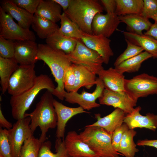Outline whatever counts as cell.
Returning a JSON list of instances; mask_svg holds the SVG:
<instances>
[{
  "label": "cell",
  "mask_w": 157,
  "mask_h": 157,
  "mask_svg": "<svg viewBox=\"0 0 157 157\" xmlns=\"http://www.w3.org/2000/svg\"><path fill=\"white\" fill-rule=\"evenodd\" d=\"M36 59L43 61L50 68L57 84L55 96L63 100L65 91L63 82L64 71L66 67L72 64L67 54L51 48L46 44H39Z\"/></svg>",
  "instance_id": "obj_2"
},
{
  "label": "cell",
  "mask_w": 157,
  "mask_h": 157,
  "mask_svg": "<svg viewBox=\"0 0 157 157\" xmlns=\"http://www.w3.org/2000/svg\"><path fill=\"white\" fill-rule=\"evenodd\" d=\"M151 19H153L155 22L157 23V15L152 17Z\"/></svg>",
  "instance_id": "obj_47"
},
{
  "label": "cell",
  "mask_w": 157,
  "mask_h": 157,
  "mask_svg": "<svg viewBox=\"0 0 157 157\" xmlns=\"http://www.w3.org/2000/svg\"><path fill=\"white\" fill-rule=\"evenodd\" d=\"M0 36L7 40L35 41L34 33L29 29H25L16 23L9 14L0 6Z\"/></svg>",
  "instance_id": "obj_9"
},
{
  "label": "cell",
  "mask_w": 157,
  "mask_h": 157,
  "mask_svg": "<svg viewBox=\"0 0 157 157\" xmlns=\"http://www.w3.org/2000/svg\"><path fill=\"white\" fill-rule=\"evenodd\" d=\"M75 76L72 64L66 68L64 71L63 82L64 89L67 92L72 91L75 82Z\"/></svg>",
  "instance_id": "obj_38"
},
{
  "label": "cell",
  "mask_w": 157,
  "mask_h": 157,
  "mask_svg": "<svg viewBox=\"0 0 157 157\" xmlns=\"http://www.w3.org/2000/svg\"><path fill=\"white\" fill-rule=\"evenodd\" d=\"M144 34L152 36L157 40V23L155 22L154 24H152L149 30L144 32Z\"/></svg>",
  "instance_id": "obj_45"
},
{
  "label": "cell",
  "mask_w": 157,
  "mask_h": 157,
  "mask_svg": "<svg viewBox=\"0 0 157 157\" xmlns=\"http://www.w3.org/2000/svg\"><path fill=\"white\" fill-rule=\"evenodd\" d=\"M126 114L122 109H115L109 115L101 117L99 113L94 114L97 121L89 125V126H97L101 127L108 133L112 134L114 131L124 123Z\"/></svg>",
  "instance_id": "obj_19"
},
{
  "label": "cell",
  "mask_w": 157,
  "mask_h": 157,
  "mask_svg": "<svg viewBox=\"0 0 157 157\" xmlns=\"http://www.w3.org/2000/svg\"><path fill=\"white\" fill-rule=\"evenodd\" d=\"M129 129L127 125L125 123L118 127L113 132L112 136V145L115 149L118 152L120 142L124 133Z\"/></svg>",
  "instance_id": "obj_41"
},
{
  "label": "cell",
  "mask_w": 157,
  "mask_h": 157,
  "mask_svg": "<svg viewBox=\"0 0 157 157\" xmlns=\"http://www.w3.org/2000/svg\"><path fill=\"white\" fill-rule=\"evenodd\" d=\"M78 40L63 35L58 31L46 39L45 42L46 44L51 48L61 51L67 54L74 50Z\"/></svg>",
  "instance_id": "obj_25"
},
{
  "label": "cell",
  "mask_w": 157,
  "mask_h": 157,
  "mask_svg": "<svg viewBox=\"0 0 157 157\" xmlns=\"http://www.w3.org/2000/svg\"><path fill=\"white\" fill-rule=\"evenodd\" d=\"M51 143L50 141H45L42 143L38 157H69L63 139L57 138L55 141L56 153L51 151Z\"/></svg>",
  "instance_id": "obj_33"
},
{
  "label": "cell",
  "mask_w": 157,
  "mask_h": 157,
  "mask_svg": "<svg viewBox=\"0 0 157 157\" xmlns=\"http://www.w3.org/2000/svg\"></svg>",
  "instance_id": "obj_50"
},
{
  "label": "cell",
  "mask_w": 157,
  "mask_h": 157,
  "mask_svg": "<svg viewBox=\"0 0 157 157\" xmlns=\"http://www.w3.org/2000/svg\"><path fill=\"white\" fill-rule=\"evenodd\" d=\"M67 54L72 64L83 66L96 74L104 69L101 57L97 52L86 47L81 39L78 40L74 50Z\"/></svg>",
  "instance_id": "obj_6"
},
{
  "label": "cell",
  "mask_w": 157,
  "mask_h": 157,
  "mask_svg": "<svg viewBox=\"0 0 157 157\" xmlns=\"http://www.w3.org/2000/svg\"><path fill=\"white\" fill-rule=\"evenodd\" d=\"M42 143L39 139L32 136L24 142L19 157H38Z\"/></svg>",
  "instance_id": "obj_34"
},
{
  "label": "cell",
  "mask_w": 157,
  "mask_h": 157,
  "mask_svg": "<svg viewBox=\"0 0 157 157\" xmlns=\"http://www.w3.org/2000/svg\"><path fill=\"white\" fill-rule=\"evenodd\" d=\"M64 142L69 157H99L74 131L67 133Z\"/></svg>",
  "instance_id": "obj_15"
},
{
  "label": "cell",
  "mask_w": 157,
  "mask_h": 157,
  "mask_svg": "<svg viewBox=\"0 0 157 157\" xmlns=\"http://www.w3.org/2000/svg\"><path fill=\"white\" fill-rule=\"evenodd\" d=\"M136 145L138 146H147L154 147L157 149V139L148 140L146 139L139 140H138Z\"/></svg>",
  "instance_id": "obj_43"
},
{
  "label": "cell",
  "mask_w": 157,
  "mask_h": 157,
  "mask_svg": "<svg viewBox=\"0 0 157 157\" xmlns=\"http://www.w3.org/2000/svg\"><path fill=\"white\" fill-rule=\"evenodd\" d=\"M104 8L98 0H72L64 12L83 32L92 34L93 20L97 14L103 12Z\"/></svg>",
  "instance_id": "obj_4"
},
{
  "label": "cell",
  "mask_w": 157,
  "mask_h": 157,
  "mask_svg": "<svg viewBox=\"0 0 157 157\" xmlns=\"http://www.w3.org/2000/svg\"><path fill=\"white\" fill-rule=\"evenodd\" d=\"M124 89L137 100L140 97L157 94V77L143 73L125 79Z\"/></svg>",
  "instance_id": "obj_7"
},
{
  "label": "cell",
  "mask_w": 157,
  "mask_h": 157,
  "mask_svg": "<svg viewBox=\"0 0 157 157\" xmlns=\"http://www.w3.org/2000/svg\"><path fill=\"white\" fill-rule=\"evenodd\" d=\"M53 95L51 92L47 90L34 110L24 115V117H28L31 118L29 126L33 134L37 127H39L41 133L39 139L42 143L46 141L48 130L54 129L57 126V118L53 103Z\"/></svg>",
  "instance_id": "obj_1"
},
{
  "label": "cell",
  "mask_w": 157,
  "mask_h": 157,
  "mask_svg": "<svg viewBox=\"0 0 157 157\" xmlns=\"http://www.w3.org/2000/svg\"><path fill=\"white\" fill-rule=\"evenodd\" d=\"M14 58L19 65H29L37 61L38 44L31 40H16L15 42Z\"/></svg>",
  "instance_id": "obj_17"
},
{
  "label": "cell",
  "mask_w": 157,
  "mask_h": 157,
  "mask_svg": "<svg viewBox=\"0 0 157 157\" xmlns=\"http://www.w3.org/2000/svg\"><path fill=\"white\" fill-rule=\"evenodd\" d=\"M137 132L134 129H129L124 133L120 142L118 152L125 157H135L139 151L133 140Z\"/></svg>",
  "instance_id": "obj_31"
},
{
  "label": "cell",
  "mask_w": 157,
  "mask_h": 157,
  "mask_svg": "<svg viewBox=\"0 0 157 157\" xmlns=\"http://www.w3.org/2000/svg\"><path fill=\"white\" fill-rule=\"evenodd\" d=\"M115 13L118 16L131 14H140L143 9V0H116Z\"/></svg>",
  "instance_id": "obj_30"
},
{
  "label": "cell",
  "mask_w": 157,
  "mask_h": 157,
  "mask_svg": "<svg viewBox=\"0 0 157 157\" xmlns=\"http://www.w3.org/2000/svg\"><path fill=\"white\" fill-rule=\"evenodd\" d=\"M96 88L91 93L83 90L81 94L77 92H67L65 91L64 97L65 101L72 104H77L84 110H89L93 108L99 107L100 104L96 100L102 94L104 86L102 81L99 77L96 78Z\"/></svg>",
  "instance_id": "obj_10"
},
{
  "label": "cell",
  "mask_w": 157,
  "mask_h": 157,
  "mask_svg": "<svg viewBox=\"0 0 157 157\" xmlns=\"http://www.w3.org/2000/svg\"><path fill=\"white\" fill-rule=\"evenodd\" d=\"M60 27L58 31L66 37L81 39L83 36V32L77 25L70 19L64 12L60 17Z\"/></svg>",
  "instance_id": "obj_32"
},
{
  "label": "cell",
  "mask_w": 157,
  "mask_h": 157,
  "mask_svg": "<svg viewBox=\"0 0 157 157\" xmlns=\"http://www.w3.org/2000/svg\"><path fill=\"white\" fill-rule=\"evenodd\" d=\"M53 105L57 116L56 136L57 138L63 139L66 124L72 117L78 114L89 112L85 111L81 107H70L64 105L54 99Z\"/></svg>",
  "instance_id": "obj_18"
},
{
  "label": "cell",
  "mask_w": 157,
  "mask_h": 157,
  "mask_svg": "<svg viewBox=\"0 0 157 157\" xmlns=\"http://www.w3.org/2000/svg\"><path fill=\"white\" fill-rule=\"evenodd\" d=\"M15 42L0 36V57L5 58H14Z\"/></svg>",
  "instance_id": "obj_37"
},
{
  "label": "cell",
  "mask_w": 157,
  "mask_h": 157,
  "mask_svg": "<svg viewBox=\"0 0 157 157\" xmlns=\"http://www.w3.org/2000/svg\"><path fill=\"white\" fill-rule=\"evenodd\" d=\"M142 15L149 19L157 15V0H143Z\"/></svg>",
  "instance_id": "obj_39"
},
{
  "label": "cell",
  "mask_w": 157,
  "mask_h": 157,
  "mask_svg": "<svg viewBox=\"0 0 157 157\" xmlns=\"http://www.w3.org/2000/svg\"><path fill=\"white\" fill-rule=\"evenodd\" d=\"M56 88L53 81L47 75L42 74L37 76L32 88L21 94L11 96L10 102L13 118L17 120L24 118L26 111L29 108L35 97L41 90L44 89L49 90L54 95Z\"/></svg>",
  "instance_id": "obj_3"
},
{
  "label": "cell",
  "mask_w": 157,
  "mask_h": 157,
  "mask_svg": "<svg viewBox=\"0 0 157 157\" xmlns=\"http://www.w3.org/2000/svg\"><path fill=\"white\" fill-rule=\"evenodd\" d=\"M31 121L28 117L18 120L8 130L12 144V157H19L24 142L33 135L29 126Z\"/></svg>",
  "instance_id": "obj_12"
},
{
  "label": "cell",
  "mask_w": 157,
  "mask_h": 157,
  "mask_svg": "<svg viewBox=\"0 0 157 157\" xmlns=\"http://www.w3.org/2000/svg\"><path fill=\"white\" fill-rule=\"evenodd\" d=\"M0 154L3 157H12V144L8 130L0 129Z\"/></svg>",
  "instance_id": "obj_36"
},
{
  "label": "cell",
  "mask_w": 157,
  "mask_h": 157,
  "mask_svg": "<svg viewBox=\"0 0 157 157\" xmlns=\"http://www.w3.org/2000/svg\"><path fill=\"white\" fill-rule=\"evenodd\" d=\"M98 99L100 104L119 108L126 114L132 112L138 101L125 91L114 92L105 88Z\"/></svg>",
  "instance_id": "obj_11"
},
{
  "label": "cell",
  "mask_w": 157,
  "mask_h": 157,
  "mask_svg": "<svg viewBox=\"0 0 157 157\" xmlns=\"http://www.w3.org/2000/svg\"><path fill=\"white\" fill-rule=\"evenodd\" d=\"M120 22L119 16L115 13H106L105 14L98 13L94 16L92 24V34L109 38Z\"/></svg>",
  "instance_id": "obj_13"
},
{
  "label": "cell",
  "mask_w": 157,
  "mask_h": 157,
  "mask_svg": "<svg viewBox=\"0 0 157 157\" xmlns=\"http://www.w3.org/2000/svg\"><path fill=\"white\" fill-rule=\"evenodd\" d=\"M100 1L107 13H115L116 7V0H101Z\"/></svg>",
  "instance_id": "obj_42"
},
{
  "label": "cell",
  "mask_w": 157,
  "mask_h": 157,
  "mask_svg": "<svg viewBox=\"0 0 157 157\" xmlns=\"http://www.w3.org/2000/svg\"><path fill=\"white\" fill-rule=\"evenodd\" d=\"M1 6L3 10L16 20L18 24L25 29H29L33 15L16 5L12 0L1 1Z\"/></svg>",
  "instance_id": "obj_20"
},
{
  "label": "cell",
  "mask_w": 157,
  "mask_h": 157,
  "mask_svg": "<svg viewBox=\"0 0 157 157\" xmlns=\"http://www.w3.org/2000/svg\"><path fill=\"white\" fill-rule=\"evenodd\" d=\"M62 9L53 0H40L35 14L56 23L60 20Z\"/></svg>",
  "instance_id": "obj_27"
},
{
  "label": "cell",
  "mask_w": 157,
  "mask_h": 157,
  "mask_svg": "<svg viewBox=\"0 0 157 157\" xmlns=\"http://www.w3.org/2000/svg\"></svg>",
  "instance_id": "obj_49"
},
{
  "label": "cell",
  "mask_w": 157,
  "mask_h": 157,
  "mask_svg": "<svg viewBox=\"0 0 157 157\" xmlns=\"http://www.w3.org/2000/svg\"><path fill=\"white\" fill-rule=\"evenodd\" d=\"M31 26L39 38L42 39L48 38L59 28L56 23L35 14Z\"/></svg>",
  "instance_id": "obj_26"
},
{
  "label": "cell",
  "mask_w": 157,
  "mask_h": 157,
  "mask_svg": "<svg viewBox=\"0 0 157 157\" xmlns=\"http://www.w3.org/2000/svg\"><path fill=\"white\" fill-rule=\"evenodd\" d=\"M79 135L99 157H119L123 156L113 147L112 134L104 129L97 126L86 125Z\"/></svg>",
  "instance_id": "obj_5"
},
{
  "label": "cell",
  "mask_w": 157,
  "mask_h": 157,
  "mask_svg": "<svg viewBox=\"0 0 157 157\" xmlns=\"http://www.w3.org/2000/svg\"><path fill=\"white\" fill-rule=\"evenodd\" d=\"M152 58V56L147 52L144 51L138 55L128 59L115 68L119 73H131L138 72L142 63L148 59Z\"/></svg>",
  "instance_id": "obj_29"
},
{
  "label": "cell",
  "mask_w": 157,
  "mask_h": 157,
  "mask_svg": "<svg viewBox=\"0 0 157 157\" xmlns=\"http://www.w3.org/2000/svg\"><path fill=\"white\" fill-rule=\"evenodd\" d=\"M97 75L102 81L105 89L114 92L125 91L124 76L118 72L115 68L111 67L106 70L103 69Z\"/></svg>",
  "instance_id": "obj_21"
},
{
  "label": "cell",
  "mask_w": 157,
  "mask_h": 157,
  "mask_svg": "<svg viewBox=\"0 0 157 157\" xmlns=\"http://www.w3.org/2000/svg\"><path fill=\"white\" fill-rule=\"evenodd\" d=\"M125 37L132 43L143 48L153 58H157V40L144 34L139 35L128 31H123Z\"/></svg>",
  "instance_id": "obj_22"
},
{
  "label": "cell",
  "mask_w": 157,
  "mask_h": 157,
  "mask_svg": "<svg viewBox=\"0 0 157 157\" xmlns=\"http://www.w3.org/2000/svg\"><path fill=\"white\" fill-rule=\"evenodd\" d=\"M0 157H3L2 155L0 154Z\"/></svg>",
  "instance_id": "obj_48"
},
{
  "label": "cell",
  "mask_w": 157,
  "mask_h": 157,
  "mask_svg": "<svg viewBox=\"0 0 157 157\" xmlns=\"http://www.w3.org/2000/svg\"><path fill=\"white\" fill-rule=\"evenodd\" d=\"M62 8L64 12L68 8L72 0H53Z\"/></svg>",
  "instance_id": "obj_46"
},
{
  "label": "cell",
  "mask_w": 157,
  "mask_h": 157,
  "mask_svg": "<svg viewBox=\"0 0 157 157\" xmlns=\"http://www.w3.org/2000/svg\"><path fill=\"white\" fill-rule=\"evenodd\" d=\"M87 47L97 52L102 58L104 63L108 64L114 53L110 47L111 40L102 35H97L84 33L81 39Z\"/></svg>",
  "instance_id": "obj_14"
},
{
  "label": "cell",
  "mask_w": 157,
  "mask_h": 157,
  "mask_svg": "<svg viewBox=\"0 0 157 157\" xmlns=\"http://www.w3.org/2000/svg\"><path fill=\"white\" fill-rule=\"evenodd\" d=\"M125 39L127 44V48L116 59L114 63L115 67L124 61L138 55L144 50L141 47L132 43L126 39Z\"/></svg>",
  "instance_id": "obj_35"
},
{
  "label": "cell",
  "mask_w": 157,
  "mask_h": 157,
  "mask_svg": "<svg viewBox=\"0 0 157 157\" xmlns=\"http://www.w3.org/2000/svg\"><path fill=\"white\" fill-rule=\"evenodd\" d=\"M141 109L139 106L134 108L131 113L126 114L123 123L126 124L130 129L145 128L155 131L157 129V115L149 113L142 115L140 113Z\"/></svg>",
  "instance_id": "obj_16"
},
{
  "label": "cell",
  "mask_w": 157,
  "mask_h": 157,
  "mask_svg": "<svg viewBox=\"0 0 157 157\" xmlns=\"http://www.w3.org/2000/svg\"><path fill=\"white\" fill-rule=\"evenodd\" d=\"M17 6L34 15L40 0H12Z\"/></svg>",
  "instance_id": "obj_40"
},
{
  "label": "cell",
  "mask_w": 157,
  "mask_h": 157,
  "mask_svg": "<svg viewBox=\"0 0 157 157\" xmlns=\"http://www.w3.org/2000/svg\"><path fill=\"white\" fill-rule=\"evenodd\" d=\"M72 65L76 79L72 91L77 92L83 87L90 89L96 84L97 78L95 74L83 66L74 64Z\"/></svg>",
  "instance_id": "obj_24"
},
{
  "label": "cell",
  "mask_w": 157,
  "mask_h": 157,
  "mask_svg": "<svg viewBox=\"0 0 157 157\" xmlns=\"http://www.w3.org/2000/svg\"><path fill=\"white\" fill-rule=\"evenodd\" d=\"M18 64L14 58H5L0 57V82L3 94L7 91L10 78L18 67Z\"/></svg>",
  "instance_id": "obj_28"
},
{
  "label": "cell",
  "mask_w": 157,
  "mask_h": 157,
  "mask_svg": "<svg viewBox=\"0 0 157 157\" xmlns=\"http://www.w3.org/2000/svg\"><path fill=\"white\" fill-rule=\"evenodd\" d=\"M35 67V64L19 65L9 80L7 89L8 94L11 96L18 95L33 86L37 76Z\"/></svg>",
  "instance_id": "obj_8"
},
{
  "label": "cell",
  "mask_w": 157,
  "mask_h": 157,
  "mask_svg": "<svg viewBox=\"0 0 157 157\" xmlns=\"http://www.w3.org/2000/svg\"><path fill=\"white\" fill-rule=\"evenodd\" d=\"M0 126L8 130L11 129L13 126L12 123L8 121L5 117L0 107Z\"/></svg>",
  "instance_id": "obj_44"
},
{
  "label": "cell",
  "mask_w": 157,
  "mask_h": 157,
  "mask_svg": "<svg viewBox=\"0 0 157 157\" xmlns=\"http://www.w3.org/2000/svg\"><path fill=\"white\" fill-rule=\"evenodd\" d=\"M119 17L121 22L126 25L128 32L139 35L142 34L143 30H148L152 24L149 19L141 14H131Z\"/></svg>",
  "instance_id": "obj_23"
}]
</instances>
